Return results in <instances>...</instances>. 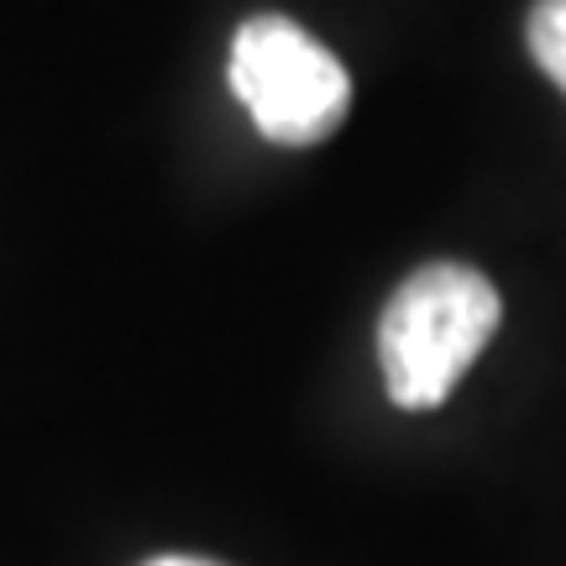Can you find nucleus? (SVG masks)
<instances>
[{
    "instance_id": "7ed1b4c3",
    "label": "nucleus",
    "mask_w": 566,
    "mask_h": 566,
    "mask_svg": "<svg viewBox=\"0 0 566 566\" xmlns=\"http://www.w3.org/2000/svg\"><path fill=\"white\" fill-rule=\"evenodd\" d=\"M525 42L541 74L566 95V0H535L525 17Z\"/></svg>"
},
{
    "instance_id": "f257e3e1",
    "label": "nucleus",
    "mask_w": 566,
    "mask_h": 566,
    "mask_svg": "<svg viewBox=\"0 0 566 566\" xmlns=\"http://www.w3.org/2000/svg\"><path fill=\"white\" fill-rule=\"evenodd\" d=\"M499 289L467 263L415 268L378 321V363L399 409H436L499 331Z\"/></svg>"
},
{
    "instance_id": "f03ea898",
    "label": "nucleus",
    "mask_w": 566,
    "mask_h": 566,
    "mask_svg": "<svg viewBox=\"0 0 566 566\" xmlns=\"http://www.w3.org/2000/svg\"><path fill=\"white\" fill-rule=\"evenodd\" d=\"M231 90L252 126L279 147H315L352 111L342 59L289 17H247L231 38Z\"/></svg>"
},
{
    "instance_id": "20e7f679",
    "label": "nucleus",
    "mask_w": 566,
    "mask_h": 566,
    "mask_svg": "<svg viewBox=\"0 0 566 566\" xmlns=\"http://www.w3.org/2000/svg\"><path fill=\"white\" fill-rule=\"evenodd\" d=\"M147 566H216V562H195V556H158V562Z\"/></svg>"
}]
</instances>
